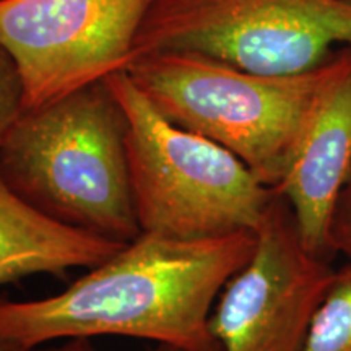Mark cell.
Segmentation results:
<instances>
[{
  "label": "cell",
  "instance_id": "obj_5",
  "mask_svg": "<svg viewBox=\"0 0 351 351\" xmlns=\"http://www.w3.org/2000/svg\"><path fill=\"white\" fill-rule=\"evenodd\" d=\"M351 46V0H153L134 57L192 52L258 75L317 69Z\"/></svg>",
  "mask_w": 351,
  "mask_h": 351
},
{
  "label": "cell",
  "instance_id": "obj_6",
  "mask_svg": "<svg viewBox=\"0 0 351 351\" xmlns=\"http://www.w3.org/2000/svg\"><path fill=\"white\" fill-rule=\"evenodd\" d=\"M153 0H0V46L33 109L106 80L134 59Z\"/></svg>",
  "mask_w": 351,
  "mask_h": 351
},
{
  "label": "cell",
  "instance_id": "obj_2",
  "mask_svg": "<svg viewBox=\"0 0 351 351\" xmlns=\"http://www.w3.org/2000/svg\"><path fill=\"white\" fill-rule=\"evenodd\" d=\"M0 174L56 221L122 244L142 234L127 117L106 80L25 109L0 145Z\"/></svg>",
  "mask_w": 351,
  "mask_h": 351
},
{
  "label": "cell",
  "instance_id": "obj_11",
  "mask_svg": "<svg viewBox=\"0 0 351 351\" xmlns=\"http://www.w3.org/2000/svg\"><path fill=\"white\" fill-rule=\"evenodd\" d=\"M25 85L12 56L0 46V145L25 112Z\"/></svg>",
  "mask_w": 351,
  "mask_h": 351
},
{
  "label": "cell",
  "instance_id": "obj_12",
  "mask_svg": "<svg viewBox=\"0 0 351 351\" xmlns=\"http://www.w3.org/2000/svg\"><path fill=\"white\" fill-rule=\"evenodd\" d=\"M332 251L340 252L351 267V179L337 202L330 225Z\"/></svg>",
  "mask_w": 351,
  "mask_h": 351
},
{
  "label": "cell",
  "instance_id": "obj_10",
  "mask_svg": "<svg viewBox=\"0 0 351 351\" xmlns=\"http://www.w3.org/2000/svg\"><path fill=\"white\" fill-rule=\"evenodd\" d=\"M302 351H351V267L337 271L315 313Z\"/></svg>",
  "mask_w": 351,
  "mask_h": 351
},
{
  "label": "cell",
  "instance_id": "obj_14",
  "mask_svg": "<svg viewBox=\"0 0 351 351\" xmlns=\"http://www.w3.org/2000/svg\"><path fill=\"white\" fill-rule=\"evenodd\" d=\"M0 351H26V350L21 348L20 345L13 343V341L0 339Z\"/></svg>",
  "mask_w": 351,
  "mask_h": 351
},
{
  "label": "cell",
  "instance_id": "obj_4",
  "mask_svg": "<svg viewBox=\"0 0 351 351\" xmlns=\"http://www.w3.org/2000/svg\"><path fill=\"white\" fill-rule=\"evenodd\" d=\"M322 65L300 75L269 77L192 52H150L134 57L125 72L171 122L225 147L258 181L276 189Z\"/></svg>",
  "mask_w": 351,
  "mask_h": 351
},
{
  "label": "cell",
  "instance_id": "obj_9",
  "mask_svg": "<svg viewBox=\"0 0 351 351\" xmlns=\"http://www.w3.org/2000/svg\"><path fill=\"white\" fill-rule=\"evenodd\" d=\"M122 245L41 213L0 174V287L33 275L65 276L70 270H88Z\"/></svg>",
  "mask_w": 351,
  "mask_h": 351
},
{
  "label": "cell",
  "instance_id": "obj_13",
  "mask_svg": "<svg viewBox=\"0 0 351 351\" xmlns=\"http://www.w3.org/2000/svg\"><path fill=\"white\" fill-rule=\"evenodd\" d=\"M32 351H95L93 346L90 343V339H70V340H62L60 345L56 346H39V348H34ZM152 351H184L178 346L166 345V343H158Z\"/></svg>",
  "mask_w": 351,
  "mask_h": 351
},
{
  "label": "cell",
  "instance_id": "obj_7",
  "mask_svg": "<svg viewBox=\"0 0 351 351\" xmlns=\"http://www.w3.org/2000/svg\"><path fill=\"white\" fill-rule=\"evenodd\" d=\"M337 271L302 243L276 192L256 230L247 263L225 285L210 315L223 351H302Z\"/></svg>",
  "mask_w": 351,
  "mask_h": 351
},
{
  "label": "cell",
  "instance_id": "obj_1",
  "mask_svg": "<svg viewBox=\"0 0 351 351\" xmlns=\"http://www.w3.org/2000/svg\"><path fill=\"white\" fill-rule=\"evenodd\" d=\"M254 247L256 231L195 241L142 232L57 295L0 300V339L26 351L101 335L223 351L210 315Z\"/></svg>",
  "mask_w": 351,
  "mask_h": 351
},
{
  "label": "cell",
  "instance_id": "obj_8",
  "mask_svg": "<svg viewBox=\"0 0 351 351\" xmlns=\"http://www.w3.org/2000/svg\"><path fill=\"white\" fill-rule=\"evenodd\" d=\"M351 179V46L322 65L317 91L283 181L275 189L295 215L302 243L328 258L332 217Z\"/></svg>",
  "mask_w": 351,
  "mask_h": 351
},
{
  "label": "cell",
  "instance_id": "obj_3",
  "mask_svg": "<svg viewBox=\"0 0 351 351\" xmlns=\"http://www.w3.org/2000/svg\"><path fill=\"white\" fill-rule=\"evenodd\" d=\"M127 117L140 231L195 241L256 231L276 194L213 140L165 117L125 70L106 78Z\"/></svg>",
  "mask_w": 351,
  "mask_h": 351
}]
</instances>
